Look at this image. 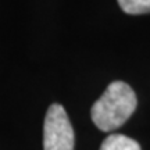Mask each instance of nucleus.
Wrapping results in <instances>:
<instances>
[{
  "instance_id": "3",
  "label": "nucleus",
  "mask_w": 150,
  "mask_h": 150,
  "mask_svg": "<svg viewBox=\"0 0 150 150\" xmlns=\"http://www.w3.org/2000/svg\"><path fill=\"white\" fill-rule=\"evenodd\" d=\"M100 150H140V146L132 138L121 134H112L103 140Z\"/></svg>"
},
{
  "instance_id": "2",
  "label": "nucleus",
  "mask_w": 150,
  "mask_h": 150,
  "mask_svg": "<svg viewBox=\"0 0 150 150\" xmlns=\"http://www.w3.org/2000/svg\"><path fill=\"white\" fill-rule=\"evenodd\" d=\"M43 150H74V129L61 104H52L46 112Z\"/></svg>"
},
{
  "instance_id": "1",
  "label": "nucleus",
  "mask_w": 150,
  "mask_h": 150,
  "mask_svg": "<svg viewBox=\"0 0 150 150\" xmlns=\"http://www.w3.org/2000/svg\"><path fill=\"white\" fill-rule=\"evenodd\" d=\"M136 104V95L128 83L111 82L92 106V121L103 132L115 131L134 114Z\"/></svg>"
},
{
  "instance_id": "4",
  "label": "nucleus",
  "mask_w": 150,
  "mask_h": 150,
  "mask_svg": "<svg viewBox=\"0 0 150 150\" xmlns=\"http://www.w3.org/2000/svg\"><path fill=\"white\" fill-rule=\"evenodd\" d=\"M118 4L124 13L132 16L150 13V0H118Z\"/></svg>"
}]
</instances>
